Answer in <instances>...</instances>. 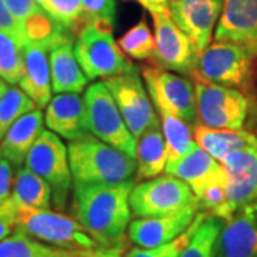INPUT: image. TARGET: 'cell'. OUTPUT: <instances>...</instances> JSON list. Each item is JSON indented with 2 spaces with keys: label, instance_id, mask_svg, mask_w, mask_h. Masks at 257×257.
I'll list each match as a JSON object with an SVG mask.
<instances>
[{
  "label": "cell",
  "instance_id": "obj_2",
  "mask_svg": "<svg viewBox=\"0 0 257 257\" xmlns=\"http://www.w3.org/2000/svg\"><path fill=\"white\" fill-rule=\"evenodd\" d=\"M74 183L119 184L133 179L138 162L116 147L86 133L69 145Z\"/></svg>",
  "mask_w": 257,
  "mask_h": 257
},
{
  "label": "cell",
  "instance_id": "obj_5",
  "mask_svg": "<svg viewBox=\"0 0 257 257\" xmlns=\"http://www.w3.org/2000/svg\"><path fill=\"white\" fill-rule=\"evenodd\" d=\"M83 101L86 130L130 157H136V138L104 82L92 83L84 92Z\"/></svg>",
  "mask_w": 257,
  "mask_h": 257
},
{
  "label": "cell",
  "instance_id": "obj_1",
  "mask_svg": "<svg viewBox=\"0 0 257 257\" xmlns=\"http://www.w3.org/2000/svg\"><path fill=\"white\" fill-rule=\"evenodd\" d=\"M133 187V179L119 184L74 183L72 214L103 246L126 241Z\"/></svg>",
  "mask_w": 257,
  "mask_h": 257
},
{
  "label": "cell",
  "instance_id": "obj_12",
  "mask_svg": "<svg viewBox=\"0 0 257 257\" xmlns=\"http://www.w3.org/2000/svg\"><path fill=\"white\" fill-rule=\"evenodd\" d=\"M155 26L156 50L153 64L170 72L193 76L199 53L190 37L173 22L170 12L150 13Z\"/></svg>",
  "mask_w": 257,
  "mask_h": 257
},
{
  "label": "cell",
  "instance_id": "obj_23",
  "mask_svg": "<svg viewBox=\"0 0 257 257\" xmlns=\"http://www.w3.org/2000/svg\"><path fill=\"white\" fill-rule=\"evenodd\" d=\"M43 123L45 117L39 107L22 116L2 139L0 156L8 159L13 166L23 165L30 149L43 133Z\"/></svg>",
  "mask_w": 257,
  "mask_h": 257
},
{
  "label": "cell",
  "instance_id": "obj_15",
  "mask_svg": "<svg viewBox=\"0 0 257 257\" xmlns=\"http://www.w3.org/2000/svg\"><path fill=\"white\" fill-rule=\"evenodd\" d=\"M216 257H257V203H250L224 220L214 247Z\"/></svg>",
  "mask_w": 257,
  "mask_h": 257
},
{
  "label": "cell",
  "instance_id": "obj_19",
  "mask_svg": "<svg viewBox=\"0 0 257 257\" xmlns=\"http://www.w3.org/2000/svg\"><path fill=\"white\" fill-rule=\"evenodd\" d=\"M45 121L50 132L69 142L89 133L84 127V101L77 93H59L52 97Z\"/></svg>",
  "mask_w": 257,
  "mask_h": 257
},
{
  "label": "cell",
  "instance_id": "obj_22",
  "mask_svg": "<svg viewBox=\"0 0 257 257\" xmlns=\"http://www.w3.org/2000/svg\"><path fill=\"white\" fill-rule=\"evenodd\" d=\"M194 142L210 156L223 163L230 155L241 150H257V138L246 130L213 128L197 124L193 128Z\"/></svg>",
  "mask_w": 257,
  "mask_h": 257
},
{
  "label": "cell",
  "instance_id": "obj_10",
  "mask_svg": "<svg viewBox=\"0 0 257 257\" xmlns=\"http://www.w3.org/2000/svg\"><path fill=\"white\" fill-rule=\"evenodd\" d=\"M194 87L197 113L202 124L233 130L243 127L248 104L240 90L207 82H194Z\"/></svg>",
  "mask_w": 257,
  "mask_h": 257
},
{
  "label": "cell",
  "instance_id": "obj_27",
  "mask_svg": "<svg viewBox=\"0 0 257 257\" xmlns=\"http://www.w3.org/2000/svg\"><path fill=\"white\" fill-rule=\"evenodd\" d=\"M224 220L217 216H207L199 224L192 240L184 247L180 257H216L214 247Z\"/></svg>",
  "mask_w": 257,
  "mask_h": 257
},
{
  "label": "cell",
  "instance_id": "obj_16",
  "mask_svg": "<svg viewBox=\"0 0 257 257\" xmlns=\"http://www.w3.org/2000/svg\"><path fill=\"white\" fill-rule=\"evenodd\" d=\"M165 172L186 182L192 187L196 197H199L210 186L227 184L229 182V176L223 163L210 156L197 143L182 159L166 166Z\"/></svg>",
  "mask_w": 257,
  "mask_h": 257
},
{
  "label": "cell",
  "instance_id": "obj_25",
  "mask_svg": "<svg viewBox=\"0 0 257 257\" xmlns=\"http://www.w3.org/2000/svg\"><path fill=\"white\" fill-rule=\"evenodd\" d=\"M18 207L30 209H50L53 200L52 186L28 167H20L13 180L12 197Z\"/></svg>",
  "mask_w": 257,
  "mask_h": 257
},
{
  "label": "cell",
  "instance_id": "obj_29",
  "mask_svg": "<svg viewBox=\"0 0 257 257\" xmlns=\"http://www.w3.org/2000/svg\"><path fill=\"white\" fill-rule=\"evenodd\" d=\"M20 43L0 32V77L10 84H19L25 74V53Z\"/></svg>",
  "mask_w": 257,
  "mask_h": 257
},
{
  "label": "cell",
  "instance_id": "obj_18",
  "mask_svg": "<svg viewBox=\"0 0 257 257\" xmlns=\"http://www.w3.org/2000/svg\"><path fill=\"white\" fill-rule=\"evenodd\" d=\"M223 166L229 176L227 202L231 216L240 207L257 203V150H241L230 155Z\"/></svg>",
  "mask_w": 257,
  "mask_h": 257
},
{
  "label": "cell",
  "instance_id": "obj_26",
  "mask_svg": "<svg viewBox=\"0 0 257 257\" xmlns=\"http://www.w3.org/2000/svg\"><path fill=\"white\" fill-rule=\"evenodd\" d=\"M157 111L162 117L163 135L167 147V165H172L184 155H187L196 145L193 127L172 111L166 109H157Z\"/></svg>",
  "mask_w": 257,
  "mask_h": 257
},
{
  "label": "cell",
  "instance_id": "obj_20",
  "mask_svg": "<svg viewBox=\"0 0 257 257\" xmlns=\"http://www.w3.org/2000/svg\"><path fill=\"white\" fill-rule=\"evenodd\" d=\"M49 63L52 74V87L59 93H82L89 79L83 72L74 53L73 36L66 37L49 52Z\"/></svg>",
  "mask_w": 257,
  "mask_h": 257
},
{
  "label": "cell",
  "instance_id": "obj_38",
  "mask_svg": "<svg viewBox=\"0 0 257 257\" xmlns=\"http://www.w3.org/2000/svg\"><path fill=\"white\" fill-rule=\"evenodd\" d=\"M5 2L9 6V9L12 10V13L15 15L20 28L28 19H30L33 15H36L37 12L42 10V6L37 3L36 0H5Z\"/></svg>",
  "mask_w": 257,
  "mask_h": 257
},
{
  "label": "cell",
  "instance_id": "obj_8",
  "mask_svg": "<svg viewBox=\"0 0 257 257\" xmlns=\"http://www.w3.org/2000/svg\"><path fill=\"white\" fill-rule=\"evenodd\" d=\"M189 184L172 175L136 184L130 193V209L136 217H159L197 203Z\"/></svg>",
  "mask_w": 257,
  "mask_h": 257
},
{
  "label": "cell",
  "instance_id": "obj_24",
  "mask_svg": "<svg viewBox=\"0 0 257 257\" xmlns=\"http://www.w3.org/2000/svg\"><path fill=\"white\" fill-rule=\"evenodd\" d=\"M138 179H153L162 175L167 166V147L160 123L147 128L136 140Z\"/></svg>",
  "mask_w": 257,
  "mask_h": 257
},
{
  "label": "cell",
  "instance_id": "obj_36",
  "mask_svg": "<svg viewBox=\"0 0 257 257\" xmlns=\"http://www.w3.org/2000/svg\"><path fill=\"white\" fill-rule=\"evenodd\" d=\"M0 32L13 37L23 47L26 45L22 28H20L19 22L16 20L15 15L12 13V10L9 9V6L6 5L5 0H0Z\"/></svg>",
  "mask_w": 257,
  "mask_h": 257
},
{
  "label": "cell",
  "instance_id": "obj_14",
  "mask_svg": "<svg viewBox=\"0 0 257 257\" xmlns=\"http://www.w3.org/2000/svg\"><path fill=\"white\" fill-rule=\"evenodd\" d=\"M199 202L182 210L159 216V217H138L128 224V239L139 247H157L182 236L196 220L199 214Z\"/></svg>",
  "mask_w": 257,
  "mask_h": 257
},
{
  "label": "cell",
  "instance_id": "obj_39",
  "mask_svg": "<svg viewBox=\"0 0 257 257\" xmlns=\"http://www.w3.org/2000/svg\"><path fill=\"white\" fill-rule=\"evenodd\" d=\"M12 189H13L12 163L8 159L0 156V206L12 197Z\"/></svg>",
  "mask_w": 257,
  "mask_h": 257
},
{
  "label": "cell",
  "instance_id": "obj_30",
  "mask_svg": "<svg viewBox=\"0 0 257 257\" xmlns=\"http://www.w3.org/2000/svg\"><path fill=\"white\" fill-rule=\"evenodd\" d=\"M119 46L124 55L136 60L152 57L156 50V40L147 25L146 19H142L133 28L119 39Z\"/></svg>",
  "mask_w": 257,
  "mask_h": 257
},
{
  "label": "cell",
  "instance_id": "obj_37",
  "mask_svg": "<svg viewBox=\"0 0 257 257\" xmlns=\"http://www.w3.org/2000/svg\"><path fill=\"white\" fill-rule=\"evenodd\" d=\"M18 229V206L9 199L0 206V241L8 239Z\"/></svg>",
  "mask_w": 257,
  "mask_h": 257
},
{
  "label": "cell",
  "instance_id": "obj_17",
  "mask_svg": "<svg viewBox=\"0 0 257 257\" xmlns=\"http://www.w3.org/2000/svg\"><path fill=\"white\" fill-rule=\"evenodd\" d=\"M214 39L257 47V0H224Z\"/></svg>",
  "mask_w": 257,
  "mask_h": 257
},
{
  "label": "cell",
  "instance_id": "obj_32",
  "mask_svg": "<svg viewBox=\"0 0 257 257\" xmlns=\"http://www.w3.org/2000/svg\"><path fill=\"white\" fill-rule=\"evenodd\" d=\"M50 254L52 247L30 237L20 229L0 241V257H50Z\"/></svg>",
  "mask_w": 257,
  "mask_h": 257
},
{
  "label": "cell",
  "instance_id": "obj_9",
  "mask_svg": "<svg viewBox=\"0 0 257 257\" xmlns=\"http://www.w3.org/2000/svg\"><path fill=\"white\" fill-rule=\"evenodd\" d=\"M142 76L156 109H166L187 121L193 128L199 113L194 83L162 67H143Z\"/></svg>",
  "mask_w": 257,
  "mask_h": 257
},
{
  "label": "cell",
  "instance_id": "obj_28",
  "mask_svg": "<svg viewBox=\"0 0 257 257\" xmlns=\"http://www.w3.org/2000/svg\"><path fill=\"white\" fill-rule=\"evenodd\" d=\"M37 109L36 103L16 86H10L0 99V142L22 116Z\"/></svg>",
  "mask_w": 257,
  "mask_h": 257
},
{
  "label": "cell",
  "instance_id": "obj_13",
  "mask_svg": "<svg viewBox=\"0 0 257 257\" xmlns=\"http://www.w3.org/2000/svg\"><path fill=\"white\" fill-rule=\"evenodd\" d=\"M224 0H170V16L190 37L197 53L210 45Z\"/></svg>",
  "mask_w": 257,
  "mask_h": 257
},
{
  "label": "cell",
  "instance_id": "obj_3",
  "mask_svg": "<svg viewBox=\"0 0 257 257\" xmlns=\"http://www.w3.org/2000/svg\"><path fill=\"white\" fill-rule=\"evenodd\" d=\"M256 59L257 47L214 42L199 53L193 82L216 83L237 90L247 89Z\"/></svg>",
  "mask_w": 257,
  "mask_h": 257
},
{
  "label": "cell",
  "instance_id": "obj_41",
  "mask_svg": "<svg viewBox=\"0 0 257 257\" xmlns=\"http://www.w3.org/2000/svg\"><path fill=\"white\" fill-rule=\"evenodd\" d=\"M6 83L8 82H6L3 77H0V99H2V96L5 94V92H6V90H8V87H9Z\"/></svg>",
  "mask_w": 257,
  "mask_h": 257
},
{
  "label": "cell",
  "instance_id": "obj_34",
  "mask_svg": "<svg viewBox=\"0 0 257 257\" xmlns=\"http://www.w3.org/2000/svg\"><path fill=\"white\" fill-rule=\"evenodd\" d=\"M84 22L113 28L116 23V0H82Z\"/></svg>",
  "mask_w": 257,
  "mask_h": 257
},
{
  "label": "cell",
  "instance_id": "obj_6",
  "mask_svg": "<svg viewBox=\"0 0 257 257\" xmlns=\"http://www.w3.org/2000/svg\"><path fill=\"white\" fill-rule=\"evenodd\" d=\"M18 229L55 248H93L101 246L74 217L49 209L18 207Z\"/></svg>",
  "mask_w": 257,
  "mask_h": 257
},
{
  "label": "cell",
  "instance_id": "obj_7",
  "mask_svg": "<svg viewBox=\"0 0 257 257\" xmlns=\"http://www.w3.org/2000/svg\"><path fill=\"white\" fill-rule=\"evenodd\" d=\"M26 167L43 177L53 190V204L63 210L69 200L72 186V170L69 149L53 132H43L26 157Z\"/></svg>",
  "mask_w": 257,
  "mask_h": 257
},
{
  "label": "cell",
  "instance_id": "obj_21",
  "mask_svg": "<svg viewBox=\"0 0 257 257\" xmlns=\"http://www.w3.org/2000/svg\"><path fill=\"white\" fill-rule=\"evenodd\" d=\"M47 49L36 43H26L25 74L19 83L20 89L36 103L39 109H45L52 100V74L47 59Z\"/></svg>",
  "mask_w": 257,
  "mask_h": 257
},
{
  "label": "cell",
  "instance_id": "obj_33",
  "mask_svg": "<svg viewBox=\"0 0 257 257\" xmlns=\"http://www.w3.org/2000/svg\"><path fill=\"white\" fill-rule=\"evenodd\" d=\"M209 214L206 211H199L196 220L193 221V224L189 227V229L184 231L182 236H179L177 239L172 240L166 244H162V246H157V247H136L130 248L128 251H126L124 257H180L182 251L184 250V247L189 244V241L192 240L193 234L196 229L199 227V224L202 223Z\"/></svg>",
  "mask_w": 257,
  "mask_h": 257
},
{
  "label": "cell",
  "instance_id": "obj_40",
  "mask_svg": "<svg viewBox=\"0 0 257 257\" xmlns=\"http://www.w3.org/2000/svg\"><path fill=\"white\" fill-rule=\"evenodd\" d=\"M143 8H146L150 13H165L170 12V0H142L140 3Z\"/></svg>",
  "mask_w": 257,
  "mask_h": 257
},
{
  "label": "cell",
  "instance_id": "obj_31",
  "mask_svg": "<svg viewBox=\"0 0 257 257\" xmlns=\"http://www.w3.org/2000/svg\"><path fill=\"white\" fill-rule=\"evenodd\" d=\"M40 6L69 32H80L86 25L82 0H43Z\"/></svg>",
  "mask_w": 257,
  "mask_h": 257
},
{
  "label": "cell",
  "instance_id": "obj_4",
  "mask_svg": "<svg viewBox=\"0 0 257 257\" xmlns=\"http://www.w3.org/2000/svg\"><path fill=\"white\" fill-rule=\"evenodd\" d=\"M74 53L89 80H106L138 69L116 43L113 28L97 23L83 26L74 43Z\"/></svg>",
  "mask_w": 257,
  "mask_h": 257
},
{
  "label": "cell",
  "instance_id": "obj_35",
  "mask_svg": "<svg viewBox=\"0 0 257 257\" xmlns=\"http://www.w3.org/2000/svg\"><path fill=\"white\" fill-rule=\"evenodd\" d=\"M127 247V240L111 246H99L93 248H74V250H66V248L52 247L50 257H124Z\"/></svg>",
  "mask_w": 257,
  "mask_h": 257
},
{
  "label": "cell",
  "instance_id": "obj_11",
  "mask_svg": "<svg viewBox=\"0 0 257 257\" xmlns=\"http://www.w3.org/2000/svg\"><path fill=\"white\" fill-rule=\"evenodd\" d=\"M119 106L121 116L138 140L147 128L159 124L156 107L150 100L147 87L140 79L139 69L103 80Z\"/></svg>",
  "mask_w": 257,
  "mask_h": 257
},
{
  "label": "cell",
  "instance_id": "obj_42",
  "mask_svg": "<svg viewBox=\"0 0 257 257\" xmlns=\"http://www.w3.org/2000/svg\"><path fill=\"white\" fill-rule=\"evenodd\" d=\"M37 3H39V5H40V3H42V2H43V0H36Z\"/></svg>",
  "mask_w": 257,
  "mask_h": 257
},
{
  "label": "cell",
  "instance_id": "obj_43",
  "mask_svg": "<svg viewBox=\"0 0 257 257\" xmlns=\"http://www.w3.org/2000/svg\"><path fill=\"white\" fill-rule=\"evenodd\" d=\"M136 2H139V3H142V0H136Z\"/></svg>",
  "mask_w": 257,
  "mask_h": 257
}]
</instances>
